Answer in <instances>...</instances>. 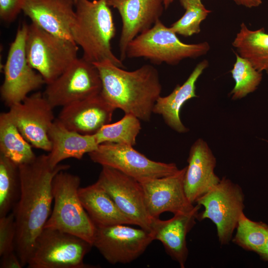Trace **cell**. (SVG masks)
Here are the masks:
<instances>
[{"label": "cell", "mask_w": 268, "mask_h": 268, "mask_svg": "<svg viewBox=\"0 0 268 268\" xmlns=\"http://www.w3.org/2000/svg\"><path fill=\"white\" fill-rule=\"evenodd\" d=\"M244 194L237 184L225 177L196 201L204 209L198 218L210 219L216 226L218 241L226 245L231 240L245 207Z\"/></svg>", "instance_id": "8"}, {"label": "cell", "mask_w": 268, "mask_h": 268, "mask_svg": "<svg viewBox=\"0 0 268 268\" xmlns=\"http://www.w3.org/2000/svg\"><path fill=\"white\" fill-rule=\"evenodd\" d=\"M53 109L44 94L38 92L10 106L8 112L32 146L50 152L49 131L55 121Z\"/></svg>", "instance_id": "14"}, {"label": "cell", "mask_w": 268, "mask_h": 268, "mask_svg": "<svg viewBox=\"0 0 268 268\" xmlns=\"http://www.w3.org/2000/svg\"><path fill=\"white\" fill-rule=\"evenodd\" d=\"M78 46L74 41L50 33L33 22L28 25L27 59L46 84L55 80L78 59Z\"/></svg>", "instance_id": "6"}, {"label": "cell", "mask_w": 268, "mask_h": 268, "mask_svg": "<svg viewBox=\"0 0 268 268\" xmlns=\"http://www.w3.org/2000/svg\"><path fill=\"white\" fill-rule=\"evenodd\" d=\"M179 1L181 5L184 9L191 4L202 3L201 0H179Z\"/></svg>", "instance_id": "36"}, {"label": "cell", "mask_w": 268, "mask_h": 268, "mask_svg": "<svg viewBox=\"0 0 268 268\" xmlns=\"http://www.w3.org/2000/svg\"><path fill=\"white\" fill-rule=\"evenodd\" d=\"M209 49L210 46L206 42L183 43L170 27L166 26L159 20L129 44L126 55L129 58H143L156 64L175 65L184 59L204 55Z\"/></svg>", "instance_id": "5"}, {"label": "cell", "mask_w": 268, "mask_h": 268, "mask_svg": "<svg viewBox=\"0 0 268 268\" xmlns=\"http://www.w3.org/2000/svg\"><path fill=\"white\" fill-rule=\"evenodd\" d=\"M93 246L70 233L43 228L37 238L28 260V268H87L85 255Z\"/></svg>", "instance_id": "7"}, {"label": "cell", "mask_w": 268, "mask_h": 268, "mask_svg": "<svg viewBox=\"0 0 268 268\" xmlns=\"http://www.w3.org/2000/svg\"><path fill=\"white\" fill-rule=\"evenodd\" d=\"M96 182L135 225L150 231L152 218L147 211L139 182L114 168L102 166Z\"/></svg>", "instance_id": "13"}, {"label": "cell", "mask_w": 268, "mask_h": 268, "mask_svg": "<svg viewBox=\"0 0 268 268\" xmlns=\"http://www.w3.org/2000/svg\"><path fill=\"white\" fill-rule=\"evenodd\" d=\"M46 85L43 94L54 108L95 96L102 90L98 70L83 58L77 59Z\"/></svg>", "instance_id": "11"}, {"label": "cell", "mask_w": 268, "mask_h": 268, "mask_svg": "<svg viewBox=\"0 0 268 268\" xmlns=\"http://www.w3.org/2000/svg\"><path fill=\"white\" fill-rule=\"evenodd\" d=\"M237 5L248 8L258 7L262 3V0H232Z\"/></svg>", "instance_id": "34"}, {"label": "cell", "mask_w": 268, "mask_h": 268, "mask_svg": "<svg viewBox=\"0 0 268 268\" xmlns=\"http://www.w3.org/2000/svg\"><path fill=\"white\" fill-rule=\"evenodd\" d=\"M232 46L256 70L265 71L268 74V33L264 28L252 30L242 22Z\"/></svg>", "instance_id": "24"}, {"label": "cell", "mask_w": 268, "mask_h": 268, "mask_svg": "<svg viewBox=\"0 0 268 268\" xmlns=\"http://www.w3.org/2000/svg\"><path fill=\"white\" fill-rule=\"evenodd\" d=\"M93 64L99 72L102 96L116 109L149 121L162 91L157 69L146 64L128 71L108 60Z\"/></svg>", "instance_id": "2"}, {"label": "cell", "mask_w": 268, "mask_h": 268, "mask_svg": "<svg viewBox=\"0 0 268 268\" xmlns=\"http://www.w3.org/2000/svg\"><path fill=\"white\" fill-rule=\"evenodd\" d=\"M23 267L15 251L0 256V268H22Z\"/></svg>", "instance_id": "33"}, {"label": "cell", "mask_w": 268, "mask_h": 268, "mask_svg": "<svg viewBox=\"0 0 268 268\" xmlns=\"http://www.w3.org/2000/svg\"><path fill=\"white\" fill-rule=\"evenodd\" d=\"M154 238L150 231L127 224L96 227L92 246L109 263H130L140 257Z\"/></svg>", "instance_id": "12"}, {"label": "cell", "mask_w": 268, "mask_h": 268, "mask_svg": "<svg viewBox=\"0 0 268 268\" xmlns=\"http://www.w3.org/2000/svg\"><path fill=\"white\" fill-rule=\"evenodd\" d=\"M200 206L197 204L192 211L175 214L166 220L152 218L150 232L154 240L162 243L167 254L181 268L185 267L188 256L187 236L198 219Z\"/></svg>", "instance_id": "18"}, {"label": "cell", "mask_w": 268, "mask_h": 268, "mask_svg": "<svg viewBox=\"0 0 268 268\" xmlns=\"http://www.w3.org/2000/svg\"><path fill=\"white\" fill-rule=\"evenodd\" d=\"M78 196L90 218L96 227L115 224L135 225L118 207L109 194L96 182L79 188Z\"/></svg>", "instance_id": "23"}, {"label": "cell", "mask_w": 268, "mask_h": 268, "mask_svg": "<svg viewBox=\"0 0 268 268\" xmlns=\"http://www.w3.org/2000/svg\"><path fill=\"white\" fill-rule=\"evenodd\" d=\"M69 167L62 164L52 167L45 154L19 165L20 194L12 212L16 226L15 252L23 267L27 266L36 240L50 215L53 179Z\"/></svg>", "instance_id": "1"}, {"label": "cell", "mask_w": 268, "mask_h": 268, "mask_svg": "<svg viewBox=\"0 0 268 268\" xmlns=\"http://www.w3.org/2000/svg\"><path fill=\"white\" fill-rule=\"evenodd\" d=\"M164 8H167L174 0H163Z\"/></svg>", "instance_id": "37"}, {"label": "cell", "mask_w": 268, "mask_h": 268, "mask_svg": "<svg viewBox=\"0 0 268 268\" xmlns=\"http://www.w3.org/2000/svg\"><path fill=\"white\" fill-rule=\"evenodd\" d=\"M115 110L100 93L64 106L57 119L70 130L94 134L111 123Z\"/></svg>", "instance_id": "17"}, {"label": "cell", "mask_w": 268, "mask_h": 268, "mask_svg": "<svg viewBox=\"0 0 268 268\" xmlns=\"http://www.w3.org/2000/svg\"><path fill=\"white\" fill-rule=\"evenodd\" d=\"M186 167L176 173L140 182L147 211L150 216L159 218L164 212L174 214L192 211L195 206L188 199L184 179Z\"/></svg>", "instance_id": "15"}, {"label": "cell", "mask_w": 268, "mask_h": 268, "mask_svg": "<svg viewBox=\"0 0 268 268\" xmlns=\"http://www.w3.org/2000/svg\"><path fill=\"white\" fill-rule=\"evenodd\" d=\"M22 11L47 32L73 41L70 27L75 15L73 0H26Z\"/></svg>", "instance_id": "20"}, {"label": "cell", "mask_w": 268, "mask_h": 268, "mask_svg": "<svg viewBox=\"0 0 268 268\" xmlns=\"http://www.w3.org/2000/svg\"><path fill=\"white\" fill-rule=\"evenodd\" d=\"M16 226L11 212L0 217V256L15 251Z\"/></svg>", "instance_id": "31"}, {"label": "cell", "mask_w": 268, "mask_h": 268, "mask_svg": "<svg viewBox=\"0 0 268 268\" xmlns=\"http://www.w3.org/2000/svg\"><path fill=\"white\" fill-rule=\"evenodd\" d=\"M75 10L70 31L73 41L83 50L82 58L92 63L108 60L125 68L112 50L116 28L107 0H78Z\"/></svg>", "instance_id": "3"}, {"label": "cell", "mask_w": 268, "mask_h": 268, "mask_svg": "<svg viewBox=\"0 0 268 268\" xmlns=\"http://www.w3.org/2000/svg\"><path fill=\"white\" fill-rule=\"evenodd\" d=\"M110 7L119 12L122 21L119 41L120 59L126 58L129 44L152 27L162 15L163 0H107Z\"/></svg>", "instance_id": "16"}, {"label": "cell", "mask_w": 268, "mask_h": 268, "mask_svg": "<svg viewBox=\"0 0 268 268\" xmlns=\"http://www.w3.org/2000/svg\"><path fill=\"white\" fill-rule=\"evenodd\" d=\"M74 1V3H75L78 0H73Z\"/></svg>", "instance_id": "38"}, {"label": "cell", "mask_w": 268, "mask_h": 268, "mask_svg": "<svg viewBox=\"0 0 268 268\" xmlns=\"http://www.w3.org/2000/svg\"><path fill=\"white\" fill-rule=\"evenodd\" d=\"M140 121L132 114H125L119 121L104 126L95 134L98 143L112 142L134 146L141 129Z\"/></svg>", "instance_id": "27"}, {"label": "cell", "mask_w": 268, "mask_h": 268, "mask_svg": "<svg viewBox=\"0 0 268 268\" xmlns=\"http://www.w3.org/2000/svg\"><path fill=\"white\" fill-rule=\"evenodd\" d=\"M88 155L94 163L114 168L139 182L169 176L179 170L175 163L152 160L127 144L101 143Z\"/></svg>", "instance_id": "10"}, {"label": "cell", "mask_w": 268, "mask_h": 268, "mask_svg": "<svg viewBox=\"0 0 268 268\" xmlns=\"http://www.w3.org/2000/svg\"><path fill=\"white\" fill-rule=\"evenodd\" d=\"M0 154L18 165L36 157L32 145L20 133L8 112L0 115Z\"/></svg>", "instance_id": "25"}, {"label": "cell", "mask_w": 268, "mask_h": 268, "mask_svg": "<svg viewBox=\"0 0 268 268\" xmlns=\"http://www.w3.org/2000/svg\"><path fill=\"white\" fill-rule=\"evenodd\" d=\"M26 0H0V17L5 23L13 22L22 11Z\"/></svg>", "instance_id": "32"}, {"label": "cell", "mask_w": 268, "mask_h": 268, "mask_svg": "<svg viewBox=\"0 0 268 268\" xmlns=\"http://www.w3.org/2000/svg\"><path fill=\"white\" fill-rule=\"evenodd\" d=\"M188 163L184 186L188 199L194 204L221 179L214 173L216 159L206 142L201 138L192 145Z\"/></svg>", "instance_id": "19"}, {"label": "cell", "mask_w": 268, "mask_h": 268, "mask_svg": "<svg viewBox=\"0 0 268 268\" xmlns=\"http://www.w3.org/2000/svg\"><path fill=\"white\" fill-rule=\"evenodd\" d=\"M258 255L262 260L268 262V237L263 249Z\"/></svg>", "instance_id": "35"}, {"label": "cell", "mask_w": 268, "mask_h": 268, "mask_svg": "<svg viewBox=\"0 0 268 268\" xmlns=\"http://www.w3.org/2000/svg\"><path fill=\"white\" fill-rule=\"evenodd\" d=\"M27 27L28 25L23 23L18 28L4 65V80L0 92L2 101L9 107L22 102L30 92L46 84L42 75L30 66L27 59Z\"/></svg>", "instance_id": "9"}, {"label": "cell", "mask_w": 268, "mask_h": 268, "mask_svg": "<svg viewBox=\"0 0 268 268\" xmlns=\"http://www.w3.org/2000/svg\"><path fill=\"white\" fill-rule=\"evenodd\" d=\"M52 148L48 154L54 167L68 158L81 159L86 153L95 150L99 144L95 134H83L67 128L57 119L49 131Z\"/></svg>", "instance_id": "21"}, {"label": "cell", "mask_w": 268, "mask_h": 268, "mask_svg": "<svg viewBox=\"0 0 268 268\" xmlns=\"http://www.w3.org/2000/svg\"><path fill=\"white\" fill-rule=\"evenodd\" d=\"M208 66L207 60L201 61L182 85H177L166 96H160L154 104L153 113L161 116L170 128L179 133L188 131L180 120V111L187 101L198 97L196 94V83Z\"/></svg>", "instance_id": "22"}, {"label": "cell", "mask_w": 268, "mask_h": 268, "mask_svg": "<svg viewBox=\"0 0 268 268\" xmlns=\"http://www.w3.org/2000/svg\"><path fill=\"white\" fill-rule=\"evenodd\" d=\"M20 194L19 165L0 154V217L12 210Z\"/></svg>", "instance_id": "26"}, {"label": "cell", "mask_w": 268, "mask_h": 268, "mask_svg": "<svg viewBox=\"0 0 268 268\" xmlns=\"http://www.w3.org/2000/svg\"><path fill=\"white\" fill-rule=\"evenodd\" d=\"M236 229L233 243L258 254L262 251L268 237L267 224L252 220L243 213L239 219Z\"/></svg>", "instance_id": "28"}, {"label": "cell", "mask_w": 268, "mask_h": 268, "mask_svg": "<svg viewBox=\"0 0 268 268\" xmlns=\"http://www.w3.org/2000/svg\"><path fill=\"white\" fill-rule=\"evenodd\" d=\"M185 9L184 15L170 28L176 34L184 37L199 34L201 22L206 19L211 11L206 9L202 3L190 5Z\"/></svg>", "instance_id": "30"}, {"label": "cell", "mask_w": 268, "mask_h": 268, "mask_svg": "<svg viewBox=\"0 0 268 268\" xmlns=\"http://www.w3.org/2000/svg\"><path fill=\"white\" fill-rule=\"evenodd\" d=\"M80 178L63 170L52 182L54 207L44 228L59 230L92 243L96 229L78 196Z\"/></svg>", "instance_id": "4"}, {"label": "cell", "mask_w": 268, "mask_h": 268, "mask_svg": "<svg viewBox=\"0 0 268 268\" xmlns=\"http://www.w3.org/2000/svg\"><path fill=\"white\" fill-rule=\"evenodd\" d=\"M236 61L230 70L235 81L230 92L232 99H241L255 91L262 79V73L256 70L246 59L235 53Z\"/></svg>", "instance_id": "29"}]
</instances>
